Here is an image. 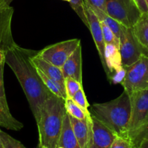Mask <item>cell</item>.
<instances>
[{"label":"cell","instance_id":"obj_39","mask_svg":"<svg viewBox=\"0 0 148 148\" xmlns=\"http://www.w3.org/2000/svg\"><path fill=\"white\" fill-rule=\"evenodd\" d=\"M132 148H139V147H135V146H134V147H132Z\"/></svg>","mask_w":148,"mask_h":148},{"label":"cell","instance_id":"obj_19","mask_svg":"<svg viewBox=\"0 0 148 148\" xmlns=\"http://www.w3.org/2000/svg\"><path fill=\"white\" fill-rule=\"evenodd\" d=\"M134 34L143 49L148 53V23L143 17L133 27Z\"/></svg>","mask_w":148,"mask_h":148},{"label":"cell","instance_id":"obj_14","mask_svg":"<svg viewBox=\"0 0 148 148\" xmlns=\"http://www.w3.org/2000/svg\"><path fill=\"white\" fill-rule=\"evenodd\" d=\"M58 146L64 148H81L72 130L69 114L66 113L64 119L63 127Z\"/></svg>","mask_w":148,"mask_h":148},{"label":"cell","instance_id":"obj_23","mask_svg":"<svg viewBox=\"0 0 148 148\" xmlns=\"http://www.w3.org/2000/svg\"><path fill=\"white\" fill-rule=\"evenodd\" d=\"M64 85L67 98H72L75 95V94L79 90L83 88H82V83L71 77L65 78Z\"/></svg>","mask_w":148,"mask_h":148},{"label":"cell","instance_id":"obj_37","mask_svg":"<svg viewBox=\"0 0 148 148\" xmlns=\"http://www.w3.org/2000/svg\"><path fill=\"white\" fill-rule=\"evenodd\" d=\"M63 1H68V2H70L71 0H63Z\"/></svg>","mask_w":148,"mask_h":148},{"label":"cell","instance_id":"obj_16","mask_svg":"<svg viewBox=\"0 0 148 148\" xmlns=\"http://www.w3.org/2000/svg\"><path fill=\"white\" fill-rule=\"evenodd\" d=\"M105 59L106 66L109 72V79L114 71L123 66L120 49L113 44L106 45Z\"/></svg>","mask_w":148,"mask_h":148},{"label":"cell","instance_id":"obj_35","mask_svg":"<svg viewBox=\"0 0 148 148\" xmlns=\"http://www.w3.org/2000/svg\"><path fill=\"white\" fill-rule=\"evenodd\" d=\"M4 1H5L6 3H7V4H9V5H10V4L12 3V1H13V0H4Z\"/></svg>","mask_w":148,"mask_h":148},{"label":"cell","instance_id":"obj_3","mask_svg":"<svg viewBox=\"0 0 148 148\" xmlns=\"http://www.w3.org/2000/svg\"><path fill=\"white\" fill-rule=\"evenodd\" d=\"M92 114L117 136L129 138L131 99L127 90H124L121 95L111 101L94 103Z\"/></svg>","mask_w":148,"mask_h":148},{"label":"cell","instance_id":"obj_12","mask_svg":"<svg viewBox=\"0 0 148 148\" xmlns=\"http://www.w3.org/2000/svg\"><path fill=\"white\" fill-rule=\"evenodd\" d=\"M82 46H78L76 50L66 59L62 67L64 77H71L82 83Z\"/></svg>","mask_w":148,"mask_h":148},{"label":"cell","instance_id":"obj_24","mask_svg":"<svg viewBox=\"0 0 148 148\" xmlns=\"http://www.w3.org/2000/svg\"><path fill=\"white\" fill-rule=\"evenodd\" d=\"M0 137L4 148H26L20 141L1 130H0Z\"/></svg>","mask_w":148,"mask_h":148},{"label":"cell","instance_id":"obj_40","mask_svg":"<svg viewBox=\"0 0 148 148\" xmlns=\"http://www.w3.org/2000/svg\"><path fill=\"white\" fill-rule=\"evenodd\" d=\"M146 1H147V5H148V0H146Z\"/></svg>","mask_w":148,"mask_h":148},{"label":"cell","instance_id":"obj_22","mask_svg":"<svg viewBox=\"0 0 148 148\" xmlns=\"http://www.w3.org/2000/svg\"><path fill=\"white\" fill-rule=\"evenodd\" d=\"M69 4H70L71 7L73 9L74 11L77 14L79 18L82 20L84 24L87 27H89L88 18H87L86 12H85V1L84 0H71Z\"/></svg>","mask_w":148,"mask_h":148},{"label":"cell","instance_id":"obj_8","mask_svg":"<svg viewBox=\"0 0 148 148\" xmlns=\"http://www.w3.org/2000/svg\"><path fill=\"white\" fill-rule=\"evenodd\" d=\"M120 52L124 67L132 65L143 55H148L134 34L133 27H124L120 37Z\"/></svg>","mask_w":148,"mask_h":148},{"label":"cell","instance_id":"obj_18","mask_svg":"<svg viewBox=\"0 0 148 148\" xmlns=\"http://www.w3.org/2000/svg\"><path fill=\"white\" fill-rule=\"evenodd\" d=\"M90 7L92 8V10H93L95 14H96L98 18L99 19L100 21L105 23L108 27H110V28L112 30V31L114 32V34H115L119 38H120V37H121V35H122L125 26L120 24L119 23H118L116 20H114V18H112L111 16L108 15V14H107L106 12H105L102 11V10H99V9L98 8H95V7H91V6Z\"/></svg>","mask_w":148,"mask_h":148},{"label":"cell","instance_id":"obj_28","mask_svg":"<svg viewBox=\"0 0 148 148\" xmlns=\"http://www.w3.org/2000/svg\"><path fill=\"white\" fill-rule=\"evenodd\" d=\"M145 139H148V123L137 132V134L132 139V141L134 146L137 147L138 145L143 140H145Z\"/></svg>","mask_w":148,"mask_h":148},{"label":"cell","instance_id":"obj_26","mask_svg":"<svg viewBox=\"0 0 148 148\" xmlns=\"http://www.w3.org/2000/svg\"><path fill=\"white\" fill-rule=\"evenodd\" d=\"M133 147L134 145L130 138L116 136L111 144V148H132Z\"/></svg>","mask_w":148,"mask_h":148},{"label":"cell","instance_id":"obj_31","mask_svg":"<svg viewBox=\"0 0 148 148\" xmlns=\"http://www.w3.org/2000/svg\"><path fill=\"white\" fill-rule=\"evenodd\" d=\"M138 8L143 14H147L148 13V5L146 0H134Z\"/></svg>","mask_w":148,"mask_h":148},{"label":"cell","instance_id":"obj_32","mask_svg":"<svg viewBox=\"0 0 148 148\" xmlns=\"http://www.w3.org/2000/svg\"><path fill=\"white\" fill-rule=\"evenodd\" d=\"M139 148H148V139L143 140L137 146Z\"/></svg>","mask_w":148,"mask_h":148},{"label":"cell","instance_id":"obj_41","mask_svg":"<svg viewBox=\"0 0 148 148\" xmlns=\"http://www.w3.org/2000/svg\"><path fill=\"white\" fill-rule=\"evenodd\" d=\"M41 148H47V147H41Z\"/></svg>","mask_w":148,"mask_h":148},{"label":"cell","instance_id":"obj_15","mask_svg":"<svg viewBox=\"0 0 148 148\" xmlns=\"http://www.w3.org/2000/svg\"><path fill=\"white\" fill-rule=\"evenodd\" d=\"M72 130L81 148H87L89 138V127L88 120H80L69 114Z\"/></svg>","mask_w":148,"mask_h":148},{"label":"cell","instance_id":"obj_7","mask_svg":"<svg viewBox=\"0 0 148 148\" xmlns=\"http://www.w3.org/2000/svg\"><path fill=\"white\" fill-rule=\"evenodd\" d=\"M81 41L78 38L69 39L46 46L36 53V56L58 67L62 68L66 59L76 50Z\"/></svg>","mask_w":148,"mask_h":148},{"label":"cell","instance_id":"obj_33","mask_svg":"<svg viewBox=\"0 0 148 148\" xmlns=\"http://www.w3.org/2000/svg\"><path fill=\"white\" fill-rule=\"evenodd\" d=\"M5 63V52L0 50V64Z\"/></svg>","mask_w":148,"mask_h":148},{"label":"cell","instance_id":"obj_38","mask_svg":"<svg viewBox=\"0 0 148 148\" xmlns=\"http://www.w3.org/2000/svg\"><path fill=\"white\" fill-rule=\"evenodd\" d=\"M56 148H64V147H60V146H58Z\"/></svg>","mask_w":148,"mask_h":148},{"label":"cell","instance_id":"obj_5","mask_svg":"<svg viewBox=\"0 0 148 148\" xmlns=\"http://www.w3.org/2000/svg\"><path fill=\"white\" fill-rule=\"evenodd\" d=\"M130 99L131 116L128 136L132 140L137 132L148 123V88L132 92Z\"/></svg>","mask_w":148,"mask_h":148},{"label":"cell","instance_id":"obj_17","mask_svg":"<svg viewBox=\"0 0 148 148\" xmlns=\"http://www.w3.org/2000/svg\"><path fill=\"white\" fill-rule=\"evenodd\" d=\"M0 127L13 131H20L24 127L23 123L16 119L12 115L10 111V108L4 106L1 102H0Z\"/></svg>","mask_w":148,"mask_h":148},{"label":"cell","instance_id":"obj_36","mask_svg":"<svg viewBox=\"0 0 148 148\" xmlns=\"http://www.w3.org/2000/svg\"><path fill=\"white\" fill-rule=\"evenodd\" d=\"M0 148H4V145H3L2 141H1V137H0Z\"/></svg>","mask_w":148,"mask_h":148},{"label":"cell","instance_id":"obj_21","mask_svg":"<svg viewBox=\"0 0 148 148\" xmlns=\"http://www.w3.org/2000/svg\"><path fill=\"white\" fill-rule=\"evenodd\" d=\"M101 28H102L103 36L104 41L106 45L113 44L120 49V40L112 31L110 27H108L105 23L101 22Z\"/></svg>","mask_w":148,"mask_h":148},{"label":"cell","instance_id":"obj_9","mask_svg":"<svg viewBox=\"0 0 148 148\" xmlns=\"http://www.w3.org/2000/svg\"><path fill=\"white\" fill-rule=\"evenodd\" d=\"M88 122L89 138L87 148H111L116 134L92 114L88 119Z\"/></svg>","mask_w":148,"mask_h":148},{"label":"cell","instance_id":"obj_27","mask_svg":"<svg viewBox=\"0 0 148 148\" xmlns=\"http://www.w3.org/2000/svg\"><path fill=\"white\" fill-rule=\"evenodd\" d=\"M6 63L0 64V102L9 108L8 103H7V98H6L5 90H4V67Z\"/></svg>","mask_w":148,"mask_h":148},{"label":"cell","instance_id":"obj_6","mask_svg":"<svg viewBox=\"0 0 148 148\" xmlns=\"http://www.w3.org/2000/svg\"><path fill=\"white\" fill-rule=\"evenodd\" d=\"M126 75L121 85L130 94L148 88V55H143L132 65L126 66Z\"/></svg>","mask_w":148,"mask_h":148},{"label":"cell","instance_id":"obj_20","mask_svg":"<svg viewBox=\"0 0 148 148\" xmlns=\"http://www.w3.org/2000/svg\"><path fill=\"white\" fill-rule=\"evenodd\" d=\"M65 108L68 114L78 119L88 120L91 116V113H87L70 98L65 99Z\"/></svg>","mask_w":148,"mask_h":148},{"label":"cell","instance_id":"obj_13","mask_svg":"<svg viewBox=\"0 0 148 148\" xmlns=\"http://www.w3.org/2000/svg\"><path fill=\"white\" fill-rule=\"evenodd\" d=\"M37 52L30 57V60H31L33 64L36 68L40 69L41 72H43L46 76L49 77L53 80L56 81V82L60 84L64 88H65L64 77L62 68L58 67V66L38 57L36 56Z\"/></svg>","mask_w":148,"mask_h":148},{"label":"cell","instance_id":"obj_30","mask_svg":"<svg viewBox=\"0 0 148 148\" xmlns=\"http://www.w3.org/2000/svg\"><path fill=\"white\" fill-rule=\"evenodd\" d=\"M90 4L91 7L98 8L102 11L106 12V0H84Z\"/></svg>","mask_w":148,"mask_h":148},{"label":"cell","instance_id":"obj_11","mask_svg":"<svg viewBox=\"0 0 148 148\" xmlns=\"http://www.w3.org/2000/svg\"><path fill=\"white\" fill-rule=\"evenodd\" d=\"M85 12H86L88 25H89V27L88 28L90 30L92 38H93L94 42H95V46H96V49L98 50L100 59H101V63H102L104 71H105L108 79V77H109V72H108V69L106 66V63L105 59L106 43L105 41H104L103 36L101 21L98 18L96 14H95L93 10H92L90 6L86 1H85Z\"/></svg>","mask_w":148,"mask_h":148},{"label":"cell","instance_id":"obj_25","mask_svg":"<svg viewBox=\"0 0 148 148\" xmlns=\"http://www.w3.org/2000/svg\"><path fill=\"white\" fill-rule=\"evenodd\" d=\"M72 99L77 104H78L81 108H83L87 113H90L89 111V110H88L90 105L88 102V100H87L86 95H85V92H84L83 88H82L77 92H76L75 94V95L72 98Z\"/></svg>","mask_w":148,"mask_h":148},{"label":"cell","instance_id":"obj_1","mask_svg":"<svg viewBox=\"0 0 148 148\" xmlns=\"http://www.w3.org/2000/svg\"><path fill=\"white\" fill-rule=\"evenodd\" d=\"M36 51L20 47L16 43L5 52V63L20 82L28 101L35 119L38 118L41 107L52 92L42 81L30 57Z\"/></svg>","mask_w":148,"mask_h":148},{"label":"cell","instance_id":"obj_4","mask_svg":"<svg viewBox=\"0 0 148 148\" xmlns=\"http://www.w3.org/2000/svg\"><path fill=\"white\" fill-rule=\"evenodd\" d=\"M106 13L126 27H133L143 13L134 0H106Z\"/></svg>","mask_w":148,"mask_h":148},{"label":"cell","instance_id":"obj_34","mask_svg":"<svg viewBox=\"0 0 148 148\" xmlns=\"http://www.w3.org/2000/svg\"><path fill=\"white\" fill-rule=\"evenodd\" d=\"M142 17H143V18L148 23V13L147 14H143V16H142Z\"/></svg>","mask_w":148,"mask_h":148},{"label":"cell","instance_id":"obj_29","mask_svg":"<svg viewBox=\"0 0 148 148\" xmlns=\"http://www.w3.org/2000/svg\"><path fill=\"white\" fill-rule=\"evenodd\" d=\"M126 75V69L124 66L116 69L111 75L109 80L114 84H121Z\"/></svg>","mask_w":148,"mask_h":148},{"label":"cell","instance_id":"obj_2","mask_svg":"<svg viewBox=\"0 0 148 148\" xmlns=\"http://www.w3.org/2000/svg\"><path fill=\"white\" fill-rule=\"evenodd\" d=\"M66 114L65 100L52 93L45 101L36 120L39 136V147L56 148Z\"/></svg>","mask_w":148,"mask_h":148},{"label":"cell","instance_id":"obj_10","mask_svg":"<svg viewBox=\"0 0 148 148\" xmlns=\"http://www.w3.org/2000/svg\"><path fill=\"white\" fill-rule=\"evenodd\" d=\"M14 8L0 0V50L6 52L16 44L12 32Z\"/></svg>","mask_w":148,"mask_h":148}]
</instances>
